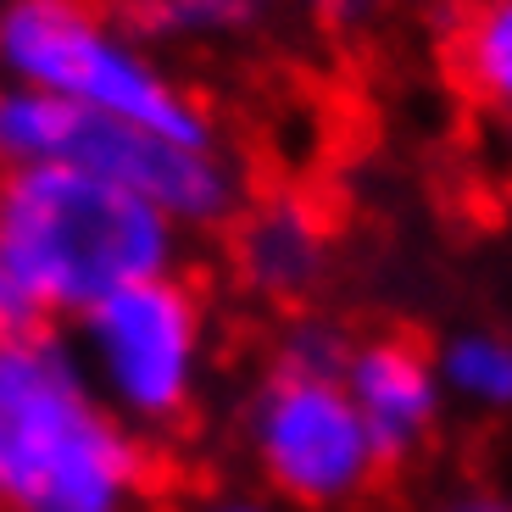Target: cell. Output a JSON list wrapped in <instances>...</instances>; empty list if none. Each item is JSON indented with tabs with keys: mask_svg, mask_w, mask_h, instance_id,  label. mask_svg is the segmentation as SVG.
<instances>
[{
	"mask_svg": "<svg viewBox=\"0 0 512 512\" xmlns=\"http://www.w3.org/2000/svg\"><path fill=\"white\" fill-rule=\"evenodd\" d=\"M156 479L151 440L95 396L73 340H0V512H145Z\"/></svg>",
	"mask_w": 512,
	"mask_h": 512,
	"instance_id": "obj_1",
	"label": "cell"
},
{
	"mask_svg": "<svg viewBox=\"0 0 512 512\" xmlns=\"http://www.w3.org/2000/svg\"><path fill=\"white\" fill-rule=\"evenodd\" d=\"M190 234L84 167H0V251L51 318H84L128 284L184 273Z\"/></svg>",
	"mask_w": 512,
	"mask_h": 512,
	"instance_id": "obj_2",
	"label": "cell"
},
{
	"mask_svg": "<svg viewBox=\"0 0 512 512\" xmlns=\"http://www.w3.org/2000/svg\"><path fill=\"white\" fill-rule=\"evenodd\" d=\"M0 78L179 145H229L212 106L184 90L106 0H0Z\"/></svg>",
	"mask_w": 512,
	"mask_h": 512,
	"instance_id": "obj_3",
	"label": "cell"
},
{
	"mask_svg": "<svg viewBox=\"0 0 512 512\" xmlns=\"http://www.w3.org/2000/svg\"><path fill=\"white\" fill-rule=\"evenodd\" d=\"M62 162L123 190L173 218L184 234H218L251 201V173L229 145H179L151 128L117 123L62 95L0 84V167Z\"/></svg>",
	"mask_w": 512,
	"mask_h": 512,
	"instance_id": "obj_4",
	"label": "cell"
},
{
	"mask_svg": "<svg viewBox=\"0 0 512 512\" xmlns=\"http://www.w3.org/2000/svg\"><path fill=\"white\" fill-rule=\"evenodd\" d=\"M78 323V362L95 396L140 435L190 418L206 379V295L184 273L128 284Z\"/></svg>",
	"mask_w": 512,
	"mask_h": 512,
	"instance_id": "obj_5",
	"label": "cell"
},
{
	"mask_svg": "<svg viewBox=\"0 0 512 512\" xmlns=\"http://www.w3.org/2000/svg\"><path fill=\"white\" fill-rule=\"evenodd\" d=\"M245 446L262 485L307 512L357 507L384 479V462L340 379L268 368L245 407Z\"/></svg>",
	"mask_w": 512,
	"mask_h": 512,
	"instance_id": "obj_6",
	"label": "cell"
},
{
	"mask_svg": "<svg viewBox=\"0 0 512 512\" xmlns=\"http://www.w3.org/2000/svg\"><path fill=\"white\" fill-rule=\"evenodd\" d=\"M229 273L256 307L312 312L334 273V218L312 195L273 190L229 223Z\"/></svg>",
	"mask_w": 512,
	"mask_h": 512,
	"instance_id": "obj_7",
	"label": "cell"
},
{
	"mask_svg": "<svg viewBox=\"0 0 512 512\" xmlns=\"http://www.w3.org/2000/svg\"><path fill=\"white\" fill-rule=\"evenodd\" d=\"M340 384H346L373 451H379L384 474L407 468L412 457L429 451L440 418H446L435 351H423L412 334H368V340L351 346Z\"/></svg>",
	"mask_w": 512,
	"mask_h": 512,
	"instance_id": "obj_8",
	"label": "cell"
},
{
	"mask_svg": "<svg viewBox=\"0 0 512 512\" xmlns=\"http://www.w3.org/2000/svg\"><path fill=\"white\" fill-rule=\"evenodd\" d=\"M446 73L462 101L512 140V0H468L446 28Z\"/></svg>",
	"mask_w": 512,
	"mask_h": 512,
	"instance_id": "obj_9",
	"label": "cell"
},
{
	"mask_svg": "<svg viewBox=\"0 0 512 512\" xmlns=\"http://www.w3.org/2000/svg\"><path fill=\"white\" fill-rule=\"evenodd\" d=\"M112 12L156 45H251L279 28L290 0H112Z\"/></svg>",
	"mask_w": 512,
	"mask_h": 512,
	"instance_id": "obj_10",
	"label": "cell"
},
{
	"mask_svg": "<svg viewBox=\"0 0 512 512\" xmlns=\"http://www.w3.org/2000/svg\"><path fill=\"white\" fill-rule=\"evenodd\" d=\"M435 373L446 401H462L474 412H512V334L457 329L435 351Z\"/></svg>",
	"mask_w": 512,
	"mask_h": 512,
	"instance_id": "obj_11",
	"label": "cell"
},
{
	"mask_svg": "<svg viewBox=\"0 0 512 512\" xmlns=\"http://www.w3.org/2000/svg\"><path fill=\"white\" fill-rule=\"evenodd\" d=\"M351 346H357L351 329H340L334 318H323V312H290V323H284L268 368L312 373V379H340V373H346Z\"/></svg>",
	"mask_w": 512,
	"mask_h": 512,
	"instance_id": "obj_12",
	"label": "cell"
},
{
	"mask_svg": "<svg viewBox=\"0 0 512 512\" xmlns=\"http://www.w3.org/2000/svg\"><path fill=\"white\" fill-rule=\"evenodd\" d=\"M39 329H51V312L39 307L34 290L17 279V268L0 251V340H23V334H39Z\"/></svg>",
	"mask_w": 512,
	"mask_h": 512,
	"instance_id": "obj_13",
	"label": "cell"
},
{
	"mask_svg": "<svg viewBox=\"0 0 512 512\" xmlns=\"http://www.w3.org/2000/svg\"><path fill=\"white\" fill-rule=\"evenodd\" d=\"M429 512H512V490H451Z\"/></svg>",
	"mask_w": 512,
	"mask_h": 512,
	"instance_id": "obj_14",
	"label": "cell"
},
{
	"mask_svg": "<svg viewBox=\"0 0 512 512\" xmlns=\"http://www.w3.org/2000/svg\"><path fill=\"white\" fill-rule=\"evenodd\" d=\"M184 512H273L262 496H206V501H195V507H184Z\"/></svg>",
	"mask_w": 512,
	"mask_h": 512,
	"instance_id": "obj_15",
	"label": "cell"
},
{
	"mask_svg": "<svg viewBox=\"0 0 512 512\" xmlns=\"http://www.w3.org/2000/svg\"><path fill=\"white\" fill-rule=\"evenodd\" d=\"M318 12L329 17V23L351 28V23H362V17L373 12V0H318Z\"/></svg>",
	"mask_w": 512,
	"mask_h": 512,
	"instance_id": "obj_16",
	"label": "cell"
}]
</instances>
